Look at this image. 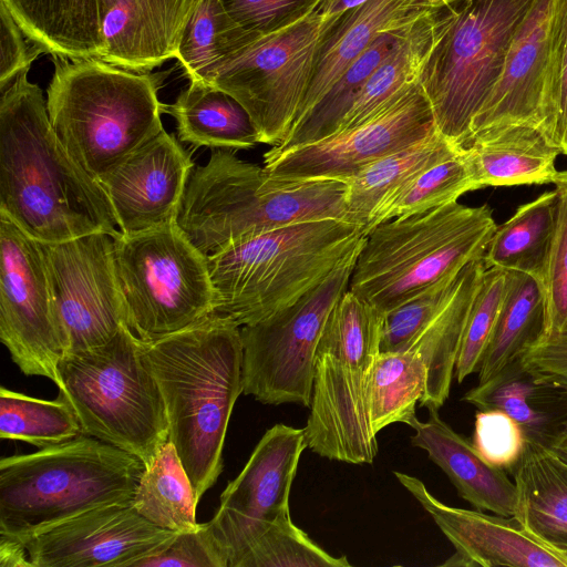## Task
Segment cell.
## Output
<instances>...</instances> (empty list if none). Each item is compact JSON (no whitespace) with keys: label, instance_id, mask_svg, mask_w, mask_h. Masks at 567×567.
<instances>
[{"label":"cell","instance_id":"obj_5","mask_svg":"<svg viewBox=\"0 0 567 567\" xmlns=\"http://www.w3.org/2000/svg\"><path fill=\"white\" fill-rule=\"evenodd\" d=\"M496 227L487 205L457 202L383 221L365 234L349 290L386 315L483 259Z\"/></svg>","mask_w":567,"mask_h":567},{"label":"cell","instance_id":"obj_40","mask_svg":"<svg viewBox=\"0 0 567 567\" xmlns=\"http://www.w3.org/2000/svg\"><path fill=\"white\" fill-rule=\"evenodd\" d=\"M429 13L413 25L406 39L372 72L338 132L365 122L417 81L419 66L430 38Z\"/></svg>","mask_w":567,"mask_h":567},{"label":"cell","instance_id":"obj_13","mask_svg":"<svg viewBox=\"0 0 567 567\" xmlns=\"http://www.w3.org/2000/svg\"><path fill=\"white\" fill-rule=\"evenodd\" d=\"M324 24L315 9L297 22L257 38L208 80L246 109L259 143L276 147L287 138L310 83Z\"/></svg>","mask_w":567,"mask_h":567},{"label":"cell","instance_id":"obj_8","mask_svg":"<svg viewBox=\"0 0 567 567\" xmlns=\"http://www.w3.org/2000/svg\"><path fill=\"white\" fill-rule=\"evenodd\" d=\"M264 166L214 150L190 171L176 224L206 256L243 237L322 218L346 220L344 181L270 186Z\"/></svg>","mask_w":567,"mask_h":567},{"label":"cell","instance_id":"obj_48","mask_svg":"<svg viewBox=\"0 0 567 567\" xmlns=\"http://www.w3.org/2000/svg\"><path fill=\"white\" fill-rule=\"evenodd\" d=\"M24 33L0 0V89L1 92L10 85L16 76L44 50L34 44L28 48Z\"/></svg>","mask_w":567,"mask_h":567},{"label":"cell","instance_id":"obj_7","mask_svg":"<svg viewBox=\"0 0 567 567\" xmlns=\"http://www.w3.org/2000/svg\"><path fill=\"white\" fill-rule=\"evenodd\" d=\"M145 470L137 456L81 434L0 461V538L23 542L94 507L132 504Z\"/></svg>","mask_w":567,"mask_h":567},{"label":"cell","instance_id":"obj_15","mask_svg":"<svg viewBox=\"0 0 567 567\" xmlns=\"http://www.w3.org/2000/svg\"><path fill=\"white\" fill-rule=\"evenodd\" d=\"M431 104L416 81L360 125L282 152L268 150L264 168L270 186L349 181L364 167L436 131Z\"/></svg>","mask_w":567,"mask_h":567},{"label":"cell","instance_id":"obj_20","mask_svg":"<svg viewBox=\"0 0 567 567\" xmlns=\"http://www.w3.org/2000/svg\"><path fill=\"white\" fill-rule=\"evenodd\" d=\"M554 4L555 0H537L526 17L495 85L472 122L471 137L489 127L523 124L539 128L551 141Z\"/></svg>","mask_w":567,"mask_h":567},{"label":"cell","instance_id":"obj_34","mask_svg":"<svg viewBox=\"0 0 567 567\" xmlns=\"http://www.w3.org/2000/svg\"><path fill=\"white\" fill-rule=\"evenodd\" d=\"M413 25L382 33L348 66L313 107L293 124L285 142L270 150L282 152L336 134L365 81L406 39Z\"/></svg>","mask_w":567,"mask_h":567},{"label":"cell","instance_id":"obj_32","mask_svg":"<svg viewBox=\"0 0 567 567\" xmlns=\"http://www.w3.org/2000/svg\"><path fill=\"white\" fill-rule=\"evenodd\" d=\"M458 147L436 130L424 140L371 163L347 181L346 220L364 233L384 199Z\"/></svg>","mask_w":567,"mask_h":567},{"label":"cell","instance_id":"obj_47","mask_svg":"<svg viewBox=\"0 0 567 567\" xmlns=\"http://www.w3.org/2000/svg\"><path fill=\"white\" fill-rule=\"evenodd\" d=\"M553 103L555 125L551 141L567 156V0H555L553 24Z\"/></svg>","mask_w":567,"mask_h":567},{"label":"cell","instance_id":"obj_49","mask_svg":"<svg viewBox=\"0 0 567 567\" xmlns=\"http://www.w3.org/2000/svg\"><path fill=\"white\" fill-rule=\"evenodd\" d=\"M520 360L526 367L567 384V334L544 337Z\"/></svg>","mask_w":567,"mask_h":567},{"label":"cell","instance_id":"obj_37","mask_svg":"<svg viewBox=\"0 0 567 567\" xmlns=\"http://www.w3.org/2000/svg\"><path fill=\"white\" fill-rule=\"evenodd\" d=\"M477 189L465 147L461 146L384 199L364 233L383 221L457 202L463 194Z\"/></svg>","mask_w":567,"mask_h":567},{"label":"cell","instance_id":"obj_14","mask_svg":"<svg viewBox=\"0 0 567 567\" xmlns=\"http://www.w3.org/2000/svg\"><path fill=\"white\" fill-rule=\"evenodd\" d=\"M0 339L25 375L59 382L64 339L43 243L0 213Z\"/></svg>","mask_w":567,"mask_h":567},{"label":"cell","instance_id":"obj_28","mask_svg":"<svg viewBox=\"0 0 567 567\" xmlns=\"http://www.w3.org/2000/svg\"><path fill=\"white\" fill-rule=\"evenodd\" d=\"M24 33L45 53L101 59L103 25L120 0H1Z\"/></svg>","mask_w":567,"mask_h":567},{"label":"cell","instance_id":"obj_10","mask_svg":"<svg viewBox=\"0 0 567 567\" xmlns=\"http://www.w3.org/2000/svg\"><path fill=\"white\" fill-rule=\"evenodd\" d=\"M56 386L82 434L137 456L145 467L168 441L162 392L143 341L127 326L101 347L63 355Z\"/></svg>","mask_w":567,"mask_h":567},{"label":"cell","instance_id":"obj_51","mask_svg":"<svg viewBox=\"0 0 567 567\" xmlns=\"http://www.w3.org/2000/svg\"><path fill=\"white\" fill-rule=\"evenodd\" d=\"M365 0H320L316 11L323 19H331L340 16L349 9H352Z\"/></svg>","mask_w":567,"mask_h":567},{"label":"cell","instance_id":"obj_53","mask_svg":"<svg viewBox=\"0 0 567 567\" xmlns=\"http://www.w3.org/2000/svg\"><path fill=\"white\" fill-rule=\"evenodd\" d=\"M567 559V549L558 550Z\"/></svg>","mask_w":567,"mask_h":567},{"label":"cell","instance_id":"obj_22","mask_svg":"<svg viewBox=\"0 0 567 567\" xmlns=\"http://www.w3.org/2000/svg\"><path fill=\"white\" fill-rule=\"evenodd\" d=\"M393 474L454 546V554L442 566L567 567V559L557 549L529 534L514 516L446 505L419 478L396 471Z\"/></svg>","mask_w":567,"mask_h":567},{"label":"cell","instance_id":"obj_30","mask_svg":"<svg viewBox=\"0 0 567 567\" xmlns=\"http://www.w3.org/2000/svg\"><path fill=\"white\" fill-rule=\"evenodd\" d=\"M177 124L178 140L214 150H248L259 143L246 109L230 94L202 81H189L172 104H164Z\"/></svg>","mask_w":567,"mask_h":567},{"label":"cell","instance_id":"obj_41","mask_svg":"<svg viewBox=\"0 0 567 567\" xmlns=\"http://www.w3.org/2000/svg\"><path fill=\"white\" fill-rule=\"evenodd\" d=\"M346 556L334 557L318 546L291 516L269 525L248 543L228 567H348Z\"/></svg>","mask_w":567,"mask_h":567},{"label":"cell","instance_id":"obj_39","mask_svg":"<svg viewBox=\"0 0 567 567\" xmlns=\"http://www.w3.org/2000/svg\"><path fill=\"white\" fill-rule=\"evenodd\" d=\"M82 434L66 400H43L0 388V436L44 449Z\"/></svg>","mask_w":567,"mask_h":567},{"label":"cell","instance_id":"obj_38","mask_svg":"<svg viewBox=\"0 0 567 567\" xmlns=\"http://www.w3.org/2000/svg\"><path fill=\"white\" fill-rule=\"evenodd\" d=\"M427 388V367L413 351L379 352L370 383V420L378 434L396 422L410 424Z\"/></svg>","mask_w":567,"mask_h":567},{"label":"cell","instance_id":"obj_12","mask_svg":"<svg viewBox=\"0 0 567 567\" xmlns=\"http://www.w3.org/2000/svg\"><path fill=\"white\" fill-rule=\"evenodd\" d=\"M358 254L292 305L240 327L244 394L264 404L309 408L320 337L330 311L349 289Z\"/></svg>","mask_w":567,"mask_h":567},{"label":"cell","instance_id":"obj_24","mask_svg":"<svg viewBox=\"0 0 567 567\" xmlns=\"http://www.w3.org/2000/svg\"><path fill=\"white\" fill-rule=\"evenodd\" d=\"M462 401L478 410L496 409L512 416L527 443L553 451L567 440V384L514 360Z\"/></svg>","mask_w":567,"mask_h":567},{"label":"cell","instance_id":"obj_36","mask_svg":"<svg viewBox=\"0 0 567 567\" xmlns=\"http://www.w3.org/2000/svg\"><path fill=\"white\" fill-rule=\"evenodd\" d=\"M257 38L229 17L220 0H199L185 27L176 59L189 81L207 83L225 61Z\"/></svg>","mask_w":567,"mask_h":567},{"label":"cell","instance_id":"obj_11","mask_svg":"<svg viewBox=\"0 0 567 567\" xmlns=\"http://www.w3.org/2000/svg\"><path fill=\"white\" fill-rule=\"evenodd\" d=\"M114 260L127 326L142 341L173 334L215 313L207 256L176 221L120 233Z\"/></svg>","mask_w":567,"mask_h":567},{"label":"cell","instance_id":"obj_33","mask_svg":"<svg viewBox=\"0 0 567 567\" xmlns=\"http://www.w3.org/2000/svg\"><path fill=\"white\" fill-rule=\"evenodd\" d=\"M558 213L555 188L517 207L497 226L483 261L486 268L529 274L540 281L549 258Z\"/></svg>","mask_w":567,"mask_h":567},{"label":"cell","instance_id":"obj_2","mask_svg":"<svg viewBox=\"0 0 567 567\" xmlns=\"http://www.w3.org/2000/svg\"><path fill=\"white\" fill-rule=\"evenodd\" d=\"M143 349L163 395L168 441L200 499L223 472L228 422L243 393L240 327L213 313L173 334L143 341Z\"/></svg>","mask_w":567,"mask_h":567},{"label":"cell","instance_id":"obj_23","mask_svg":"<svg viewBox=\"0 0 567 567\" xmlns=\"http://www.w3.org/2000/svg\"><path fill=\"white\" fill-rule=\"evenodd\" d=\"M440 1L365 0L336 18L324 19L310 83L296 122L313 107L348 66L382 33L413 25Z\"/></svg>","mask_w":567,"mask_h":567},{"label":"cell","instance_id":"obj_44","mask_svg":"<svg viewBox=\"0 0 567 567\" xmlns=\"http://www.w3.org/2000/svg\"><path fill=\"white\" fill-rule=\"evenodd\" d=\"M472 443L488 463L506 472L515 468L527 446L517 422L496 409L476 412Z\"/></svg>","mask_w":567,"mask_h":567},{"label":"cell","instance_id":"obj_29","mask_svg":"<svg viewBox=\"0 0 567 567\" xmlns=\"http://www.w3.org/2000/svg\"><path fill=\"white\" fill-rule=\"evenodd\" d=\"M512 474L517 488L514 517L545 545L567 549V463L527 443Z\"/></svg>","mask_w":567,"mask_h":567},{"label":"cell","instance_id":"obj_16","mask_svg":"<svg viewBox=\"0 0 567 567\" xmlns=\"http://www.w3.org/2000/svg\"><path fill=\"white\" fill-rule=\"evenodd\" d=\"M43 247L64 355L107 343L127 326L115 268L114 237L94 233L62 243H43Z\"/></svg>","mask_w":567,"mask_h":567},{"label":"cell","instance_id":"obj_43","mask_svg":"<svg viewBox=\"0 0 567 567\" xmlns=\"http://www.w3.org/2000/svg\"><path fill=\"white\" fill-rule=\"evenodd\" d=\"M558 196L555 236L542 279L547 309L546 336L567 334V169L554 182Z\"/></svg>","mask_w":567,"mask_h":567},{"label":"cell","instance_id":"obj_25","mask_svg":"<svg viewBox=\"0 0 567 567\" xmlns=\"http://www.w3.org/2000/svg\"><path fill=\"white\" fill-rule=\"evenodd\" d=\"M199 0H120L104 20L101 60L134 72H151L177 56Z\"/></svg>","mask_w":567,"mask_h":567},{"label":"cell","instance_id":"obj_27","mask_svg":"<svg viewBox=\"0 0 567 567\" xmlns=\"http://www.w3.org/2000/svg\"><path fill=\"white\" fill-rule=\"evenodd\" d=\"M465 147L477 188L554 184L559 150L537 127L512 124L474 134Z\"/></svg>","mask_w":567,"mask_h":567},{"label":"cell","instance_id":"obj_45","mask_svg":"<svg viewBox=\"0 0 567 567\" xmlns=\"http://www.w3.org/2000/svg\"><path fill=\"white\" fill-rule=\"evenodd\" d=\"M228 567L227 554L212 524L178 532L169 544L154 555L137 560L133 567Z\"/></svg>","mask_w":567,"mask_h":567},{"label":"cell","instance_id":"obj_52","mask_svg":"<svg viewBox=\"0 0 567 567\" xmlns=\"http://www.w3.org/2000/svg\"><path fill=\"white\" fill-rule=\"evenodd\" d=\"M551 452L567 463V440L564 441L559 446H557Z\"/></svg>","mask_w":567,"mask_h":567},{"label":"cell","instance_id":"obj_19","mask_svg":"<svg viewBox=\"0 0 567 567\" xmlns=\"http://www.w3.org/2000/svg\"><path fill=\"white\" fill-rule=\"evenodd\" d=\"M176 533L148 522L132 504H110L19 543L24 546L31 567H133L137 560L165 548Z\"/></svg>","mask_w":567,"mask_h":567},{"label":"cell","instance_id":"obj_6","mask_svg":"<svg viewBox=\"0 0 567 567\" xmlns=\"http://www.w3.org/2000/svg\"><path fill=\"white\" fill-rule=\"evenodd\" d=\"M537 0H441L417 82L437 131L466 146L471 125L495 85L511 44Z\"/></svg>","mask_w":567,"mask_h":567},{"label":"cell","instance_id":"obj_1","mask_svg":"<svg viewBox=\"0 0 567 567\" xmlns=\"http://www.w3.org/2000/svg\"><path fill=\"white\" fill-rule=\"evenodd\" d=\"M29 69L1 92L0 213L45 244L94 233L118 236L104 189L59 140Z\"/></svg>","mask_w":567,"mask_h":567},{"label":"cell","instance_id":"obj_35","mask_svg":"<svg viewBox=\"0 0 567 567\" xmlns=\"http://www.w3.org/2000/svg\"><path fill=\"white\" fill-rule=\"evenodd\" d=\"M198 497L172 442L145 467L132 505L154 525L173 532L196 528Z\"/></svg>","mask_w":567,"mask_h":567},{"label":"cell","instance_id":"obj_3","mask_svg":"<svg viewBox=\"0 0 567 567\" xmlns=\"http://www.w3.org/2000/svg\"><path fill=\"white\" fill-rule=\"evenodd\" d=\"M364 237L352 223L322 218L218 248L207 256L215 313L243 327L285 309L359 252Z\"/></svg>","mask_w":567,"mask_h":567},{"label":"cell","instance_id":"obj_9","mask_svg":"<svg viewBox=\"0 0 567 567\" xmlns=\"http://www.w3.org/2000/svg\"><path fill=\"white\" fill-rule=\"evenodd\" d=\"M384 316L349 289L330 311L316 353L305 434L318 455L371 464L378 454L370 420V383Z\"/></svg>","mask_w":567,"mask_h":567},{"label":"cell","instance_id":"obj_50","mask_svg":"<svg viewBox=\"0 0 567 567\" xmlns=\"http://www.w3.org/2000/svg\"><path fill=\"white\" fill-rule=\"evenodd\" d=\"M1 567H31L24 546L14 540L0 538Z\"/></svg>","mask_w":567,"mask_h":567},{"label":"cell","instance_id":"obj_31","mask_svg":"<svg viewBox=\"0 0 567 567\" xmlns=\"http://www.w3.org/2000/svg\"><path fill=\"white\" fill-rule=\"evenodd\" d=\"M547 309L543 282L526 272L507 270V287L498 318L477 370L478 382L494 377L546 336Z\"/></svg>","mask_w":567,"mask_h":567},{"label":"cell","instance_id":"obj_26","mask_svg":"<svg viewBox=\"0 0 567 567\" xmlns=\"http://www.w3.org/2000/svg\"><path fill=\"white\" fill-rule=\"evenodd\" d=\"M425 422L413 419L411 444L427 453L456 488L458 496L480 511L502 516H515L517 488L505 470L488 463L472 442L455 432L439 415L427 409Z\"/></svg>","mask_w":567,"mask_h":567},{"label":"cell","instance_id":"obj_46","mask_svg":"<svg viewBox=\"0 0 567 567\" xmlns=\"http://www.w3.org/2000/svg\"><path fill=\"white\" fill-rule=\"evenodd\" d=\"M229 17L259 37L281 30L312 12L320 0H220Z\"/></svg>","mask_w":567,"mask_h":567},{"label":"cell","instance_id":"obj_18","mask_svg":"<svg viewBox=\"0 0 567 567\" xmlns=\"http://www.w3.org/2000/svg\"><path fill=\"white\" fill-rule=\"evenodd\" d=\"M306 447L305 429L275 424L261 436L241 472L227 484L209 523L228 563L269 525L290 516L291 485Z\"/></svg>","mask_w":567,"mask_h":567},{"label":"cell","instance_id":"obj_4","mask_svg":"<svg viewBox=\"0 0 567 567\" xmlns=\"http://www.w3.org/2000/svg\"><path fill=\"white\" fill-rule=\"evenodd\" d=\"M52 60L50 123L70 156L94 178L164 130L157 92L166 72L128 71L97 58Z\"/></svg>","mask_w":567,"mask_h":567},{"label":"cell","instance_id":"obj_21","mask_svg":"<svg viewBox=\"0 0 567 567\" xmlns=\"http://www.w3.org/2000/svg\"><path fill=\"white\" fill-rule=\"evenodd\" d=\"M194 164L165 130L96 177L121 234L131 235L176 221Z\"/></svg>","mask_w":567,"mask_h":567},{"label":"cell","instance_id":"obj_42","mask_svg":"<svg viewBox=\"0 0 567 567\" xmlns=\"http://www.w3.org/2000/svg\"><path fill=\"white\" fill-rule=\"evenodd\" d=\"M507 287V270L485 268L458 352L455 378L462 383L477 372L492 338Z\"/></svg>","mask_w":567,"mask_h":567},{"label":"cell","instance_id":"obj_17","mask_svg":"<svg viewBox=\"0 0 567 567\" xmlns=\"http://www.w3.org/2000/svg\"><path fill=\"white\" fill-rule=\"evenodd\" d=\"M483 259L470 262L453 280L439 284L384 316L380 351H413L427 367L420 402L439 410L449 399L468 316L483 272Z\"/></svg>","mask_w":567,"mask_h":567}]
</instances>
